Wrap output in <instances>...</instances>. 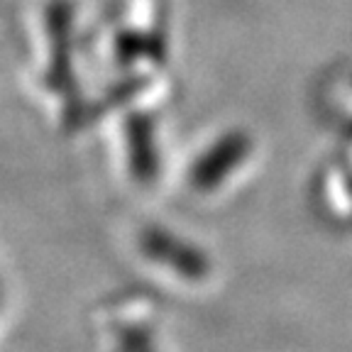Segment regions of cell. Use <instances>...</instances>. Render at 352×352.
Returning <instances> with one entry per match:
<instances>
[{
    "label": "cell",
    "mask_w": 352,
    "mask_h": 352,
    "mask_svg": "<svg viewBox=\"0 0 352 352\" xmlns=\"http://www.w3.org/2000/svg\"><path fill=\"white\" fill-rule=\"evenodd\" d=\"M250 147H252L250 140L245 135H240V132L226 135L218 144H213L198 160V164H193L191 184L198 191H210V188L220 186L228 179L230 171H235L242 162L248 160Z\"/></svg>",
    "instance_id": "obj_1"
},
{
    "label": "cell",
    "mask_w": 352,
    "mask_h": 352,
    "mask_svg": "<svg viewBox=\"0 0 352 352\" xmlns=\"http://www.w3.org/2000/svg\"><path fill=\"white\" fill-rule=\"evenodd\" d=\"M142 250L149 259L164 264L169 270L179 272L186 279H204L208 272V262L201 257L193 248H188L186 242L171 237V232L152 228L142 235Z\"/></svg>",
    "instance_id": "obj_2"
},
{
    "label": "cell",
    "mask_w": 352,
    "mask_h": 352,
    "mask_svg": "<svg viewBox=\"0 0 352 352\" xmlns=\"http://www.w3.org/2000/svg\"><path fill=\"white\" fill-rule=\"evenodd\" d=\"M130 160L135 164V171L140 179H149L154 169V157H152V138H149L147 125L135 122L130 127Z\"/></svg>",
    "instance_id": "obj_3"
}]
</instances>
